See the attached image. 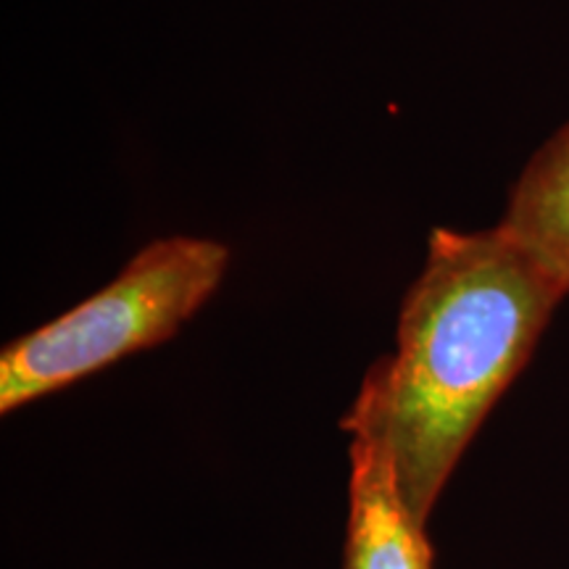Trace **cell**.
<instances>
[{
  "label": "cell",
  "mask_w": 569,
  "mask_h": 569,
  "mask_svg": "<svg viewBox=\"0 0 569 569\" xmlns=\"http://www.w3.org/2000/svg\"><path fill=\"white\" fill-rule=\"evenodd\" d=\"M230 267L219 240L148 243L106 288L0 353V415L59 393L127 356L161 346L213 296Z\"/></svg>",
  "instance_id": "cell-2"
},
{
  "label": "cell",
  "mask_w": 569,
  "mask_h": 569,
  "mask_svg": "<svg viewBox=\"0 0 569 569\" xmlns=\"http://www.w3.org/2000/svg\"><path fill=\"white\" fill-rule=\"evenodd\" d=\"M567 296L498 224L432 230L422 272L403 296L396 351L369 367L343 417L348 436L386 448L422 528Z\"/></svg>",
  "instance_id": "cell-1"
},
{
  "label": "cell",
  "mask_w": 569,
  "mask_h": 569,
  "mask_svg": "<svg viewBox=\"0 0 569 569\" xmlns=\"http://www.w3.org/2000/svg\"><path fill=\"white\" fill-rule=\"evenodd\" d=\"M343 569H432L427 528L411 517L386 448L351 438Z\"/></svg>",
  "instance_id": "cell-3"
},
{
  "label": "cell",
  "mask_w": 569,
  "mask_h": 569,
  "mask_svg": "<svg viewBox=\"0 0 569 569\" xmlns=\"http://www.w3.org/2000/svg\"><path fill=\"white\" fill-rule=\"evenodd\" d=\"M498 227L569 290V122L517 177Z\"/></svg>",
  "instance_id": "cell-4"
}]
</instances>
